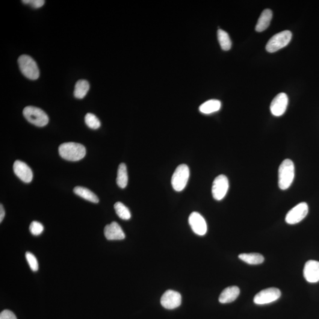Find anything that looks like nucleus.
<instances>
[{
  "mask_svg": "<svg viewBox=\"0 0 319 319\" xmlns=\"http://www.w3.org/2000/svg\"><path fill=\"white\" fill-rule=\"evenodd\" d=\"M59 155L62 158L68 161L81 160L86 155V149L83 145L79 143H65L59 147Z\"/></svg>",
  "mask_w": 319,
  "mask_h": 319,
  "instance_id": "f257e3e1",
  "label": "nucleus"
},
{
  "mask_svg": "<svg viewBox=\"0 0 319 319\" xmlns=\"http://www.w3.org/2000/svg\"><path fill=\"white\" fill-rule=\"evenodd\" d=\"M295 167L291 160L286 159L280 164L279 170V186L282 190L289 188L294 178Z\"/></svg>",
  "mask_w": 319,
  "mask_h": 319,
  "instance_id": "f03ea898",
  "label": "nucleus"
},
{
  "mask_svg": "<svg viewBox=\"0 0 319 319\" xmlns=\"http://www.w3.org/2000/svg\"><path fill=\"white\" fill-rule=\"evenodd\" d=\"M21 72L27 78L36 80L40 76V71L36 62L31 56L23 55L18 59Z\"/></svg>",
  "mask_w": 319,
  "mask_h": 319,
  "instance_id": "7ed1b4c3",
  "label": "nucleus"
},
{
  "mask_svg": "<svg viewBox=\"0 0 319 319\" xmlns=\"http://www.w3.org/2000/svg\"><path fill=\"white\" fill-rule=\"evenodd\" d=\"M23 114L29 123L35 126L44 127L49 123V117L46 112L39 108L32 106H26L23 109Z\"/></svg>",
  "mask_w": 319,
  "mask_h": 319,
  "instance_id": "20e7f679",
  "label": "nucleus"
},
{
  "mask_svg": "<svg viewBox=\"0 0 319 319\" xmlns=\"http://www.w3.org/2000/svg\"><path fill=\"white\" fill-rule=\"evenodd\" d=\"M190 170L187 165L180 164L176 168L171 178V185L174 191H181L188 182Z\"/></svg>",
  "mask_w": 319,
  "mask_h": 319,
  "instance_id": "39448f33",
  "label": "nucleus"
},
{
  "mask_svg": "<svg viewBox=\"0 0 319 319\" xmlns=\"http://www.w3.org/2000/svg\"><path fill=\"white\" fill-rule=\"evenodd\" d=\"M292 38L290 31H285L273 35L268 41L266 50L270 53H274L287 46Z\"/></svg>",
  "mask_w": 319,
  "mask_h": 319,
  "instance_id": "423d86ee",
  "label": "nucleus"
},
{
  "mask_svg": "<svg viewBox=\"0 0 319 319\" xmlns=\"http://www.w3.org/2000/svg\"><path fill=\"white\" fill-rule=\"evenodd\" d=\"M309 206L305 202L298 204L286 215V222L289 224L299 223L308 214Z\"/></svg>",
  "mask_w": 319,
  "mask_h": 319,
  "instance_id": "0eeeda50",
  "label": "nucleus"
},
{
  "mask_svg": "<svg viewBox=\"0 0 319 319\" xmlns=\"http://www.w3.org/2000/svg\"><path fill=\"white\" fill-rule=\"evenodd\" d=\"M281 291L279 288H268L259 291L254 298V302L258 305H263L274 302L279 299Z\"/></svg>",
  "mask_w": 319,
  "mask_h": 319,
  "instance_id": "6e6552de",
  "label": "nucleus"
},
{
  "mask_svg": "<svg viewBox=\"0 0 319 319\" xmlns=\"http://www.w3.org/2000/svg\"><path fill=\"white\" fill-rule=\"evenodd\" d=\"M229 189V181L227 177L221 174L216 177L213 182L212 193L214 199L221 200L226 196Z\"/></svg>",
  "mask_w": 319,
  "mask_h": 319,
  "instance_id": "1a4fd4ad",
  "label": "nucleus"
},
{
  "mask_svg": "<svg viewBox=\"0 0 319 319\" xmlns=\"http://www.w3.org/2000/svg\"><path fill=\"white\" fill-rule=\"evenodd\" d=\"M288 103V97L285 93H280L272 100L270 105L271 114L276 117L285 113Z\"/></svg>",
  "mask_w": 319,
  "mask_h": 319,
  "instance_id": "9d476101",
  "label": "nucleus"
},
{
  "mask_svg": "<svg viewBox=\"0 0 319 319\" xmlns=\"http://www.w3.org/2000/svg\"><path fill=\"white\" fill-rule=\"evenodd\" d=\"M189 223L191 228L196 234L205 235L208 230L205 219L199 213L192 212L189 218Z\"/></svg>",
  "mask_w": 319,
  "mask_h": 319,
  "instance_id": "9b49d317",
  "label": "nucleus"
},
{
  "mask_svg": "<svg viewBox=\"0 0 319 319\" xmlns=\"http://www.w3.org/2000/svg\"><path fill=\"white\" fill-rule=\"evenodd\" d=\"M161 304L165 309L172 310L177 308L182 303V295L176 291L167 290L162 294Z\"/></svg>",
  "mask_w": 319,
  "mask_h": 319,
  "instance_id": "f8f14e48",
  "label": "nucleus"
},
{
  "mask_svg": "<svg viewBox=\"0 0 319 319\" xmlns=\"http://www.w3.org/2000/svg\"><path fill=\"white\" fill-rule=\"evenodd\" d=\"M303 275L307 282L315 283L319 282V262L309 260L304 265Z\"/></svg>",
  "mask_w": 319,
  "mask_h": 319,
  "instance_id": "ddd939ff",
  "label": "nucleus"
},
{
  "mask_svg": "<svg viewBox=\"0 0 319 319\" xmlns=\"http://www.w3.org/2000/svg\"><path fill=\"white\" fill-rule=\"evenodd\" d=\"M13 170L16 175L23 182L28 183L32 181V171L25 162L16 160L13 165Z\"/></svg>",
  "mask_w": 319,
  "mask_h": 319,
  "instance_id": "4468645a",
  "label": "nucleus"
},
{
  "mask_svg": "<svg viewBox=\"0 0 319 319\" xmlns=\"http://www.w3.org/2000/svg\"><path fill=\"white\" fill-rule=\"evenodd\" d=\"M104 235L108 240H122L126 237L123 230L116 222L105 226Z\"/></svg>",
  "mask_w": 319,
  "mask_h": 319,
  "instance_id": "2eb2a0df",
  "label": "nucleus"
},
{
  "mask_svg": "<svg viewBox=\"0 0 319 319\" xmlns=\"http://www.w3.org/2000/svg\"><path fill=\"white\" fill-rule=\"evenodd\" d=\"M240 289L237 286H230L223 289L221 292L219 301L221 303L226 304L233 302L239 296Z\"/></svg>",
  "mask_w": 319,
  "mask_h": 319,
  "instance_id": "dca6fc26",
  "label": "nucleus"
},
{
  "mask_svg": "<svg viewBox=\"0 0 319 319\" xmlns=\"http://www.w3.org/2000/svg\"><path fill=\"white\" fill-rule=\"evenodd\" d=\"M272 17H273V11L270 9H265L263 11L257 22L255 31L257 32L265 31L270 26Z\"/></svg>",
  "mask_w": 319,
  "mask_h": 319,
  "instance_id": "f3484780",
  "label": "nucleus"
},
{
  "mask_svg": "<svg viewBox=\"0 0 319 319\" xmlns=\"http://www.w3.org/2000/svg\"><path fill=\"white\" fill-rule=\"evenodd\" d=\"M221 108V102L217 99L207 100L200 106L199 111L203 114H210L217 112Z\"/></svg>",
  "mask_w": 319,
  "mask_h": 319,
  "instance_id": "a211bd4d",
  "label": "nucleus"
},
{
  "mask_svg": "<svg viewBox=\"0 0 319 319\" xmlns=\"http://www.w3.org/2000/svg\"><path fill=\"white\" fill-rule=\"evenodd\" d=\"M74 193L81 197L83 199L90 201L91 202L97 203L99 202L98 197L93 191L81 186H76L73 189Z\"/></svg>",
  "mask_w": 319,
  "mask_h": 319,
  "instance_id": "6ab92c4d",
  "label": "nucleus"
},
{
  "mask_svg": "<svg viewBox=\"0 0 319 319\" xmlns=\"http://www.w3.org/2000/svg\"><path fill=\"white\" fill-rule=\"evenodd\" d=\"M238 257L242 261L250 265L260 264L264 261V256L258 253L241 254Z\"/></svg>",
  "mask_w": 319,
  "mask_h": 319,
  "instance_id": "aec40b11",
  "label": "nucleus"
},
{
  "mask_svg": "<svg viewBox=\"0 0 319 319\" xmlns=\"http://www.w3.org/2000/svg\"><path fill=\"white\" fill-rule=\"evenodd\" d=\"M90 90V84L86 80H79L76 82L74 90V96L76 98L83 99L87 96Z\"/></svg>",
  "mask_w": 319,
  "mask_h": 319,
  "instance_id": "412c9836",
  "label": "nucleus"
},
{
  "mask_svg": "<svg viewBox=\"0 0 319 319\" xmlns=\"http://www.w3.org/2000/svg\"><path fill=\"white\" fill-rule=\"evenodd\" d=\"M128 173H127L126 165L124 163H121L118 167L117 172V185L121 188H125L128 184Z\"/></svg>",
  "mask_w": 319,
  "mask_h": 319,
  "instance_id": "4be33fe9",
  "label": "nucleus"
},
{
  "mask_svg": "<svg viewBox=\"0 0 319 319\" xmlns=\"http://www.w3.org/2000/svg\"><path fill=\"white\" fill-rule=\"evenodd\" d=\"M218 38L222 49L227 51L231 48L232 42L227 32L222 29L218 31Z\"/></svg>",
  "mask_w": 319,
  "mask_h": 319,
  "instance_id": "5701e85b",
  "label": "nucleus"
},
{
  "mask_svg": "<svg viewBox=\"0 0 319 319\" xmlns=\"http://www.w3.org/2000/svg\"><path fill=\"white\" fill-rule=\"evenodd\" d=\"M114 209L116 214L123 220H128L131 218V215L129 210L123 203L118 202L114 205Z\"/></svg>",
  "mask_w": 319,
  "mask_h": 319,
  "instance_id": "b1692460",
  "label": "nucleus"
},
{
  "mask_svg": "<svg viewBox=\"0 0 319 319\" xmlns=\"http://www.w3.org/2000/svg\"><path fill=\"white\" fill-rule=\"evenodd\" d=\"M85 121L87 126L91 129H98L100 127V122L96 115L88 113L85 117Z\"/></svg>",
  "mask_w": 319,
  "mask_h": 319,
  "instance_id": "393cba45",
  "label": "nucleus"
},
{
  "mask_svg": "<svg viewBox=\"0 0 319 319\" xmlns=\"http://www.w3.org/2000/svg\"><path fill=\"white\" fill-rule=\"evenodd\" d=\"M26 258L28 261V264L32 271H37L38 269V263L37 258L31 253L27 252L26 253Z\"/></svg>",
  "mask_w": 319,
  "mask_h": 319,
  "instance_id": "a878e982",
  "label": "nucleus"
},
{
  "mask_svg": "<svg viewBox=\"0 0 319 319\" xmlns=\"http://www.w3.org/2000/svg\"><path fill=\"white\" fill-rule=\"evenodd\" d=\"M44 227L43 224L37 221H33L30 225V231L32 233V235L34 236H38L43 232Z\"/></svg>",
  "mask_w": 319,
  "mask_h": 319,
  "instance_id": "bb28decb",
  "label": "nucleus"
},
{
  "mask_svg": "<svg viewBox=\"0 0 319 319\" xmlns=\"http://www.w3.org/2000/svg\"><path fill=\"white\" fill-rule=\"evenodd\" d=\"M22 2L24 4H28L35 8L42 7L44 3H45V1H43V0H23Z\"/></svg>",
  "mask_w": 319,
  "mask_h": 319,
  "instance_id": "cd10ccee",
  "label": "nucleus"
},
{
  "mask_svg": "<svg viewBox=\"0 0 319 319\" xmlns=\"http://www.w3.org/2000/svg\"><path fill=\"white\" fill-rule=\"evenodd\" d=\"M0 319H17L16 315L10 310H5L0 314Z\"/></svg>",
  "mask_w": 319,
  "mask_h": 319,
  "instance_id": "c85d7f7f",
  "label": "nucleus"
},
{
  "mask_svg": "<svg viewBox=\"0 0 319 319\" xmlns=\"http://www.w3.org/2000/svg\"><path fill=\"white\" fill-rule=\"evenodd\" d=\"M5 217V210L4 208H3V206L2 205V204H1V205H0V223H2V221L3 220V219H4Z\"/></svg>",
  "mask_w": 319,
  "mask_h": 319,
  "instance_id": "c756f323",
  "label": "nucleus"
}]
</instances>
